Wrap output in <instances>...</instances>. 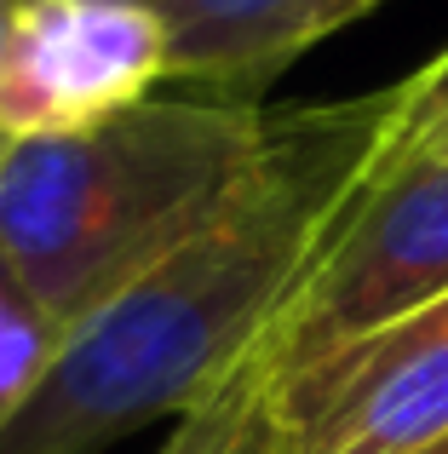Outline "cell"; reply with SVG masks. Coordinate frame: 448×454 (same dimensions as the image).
Here are the masks:
<instances>
[{"mask_svg":"<svg viewBox=\"0 0 448 454\" xmlns=\"http://www.w3.org/2000/svg\"><path fill=\"white\" fill-rule=\"evenodd\" d=\"M403 110V81L339 104H276L230 196L64 333L0 426V454H104L179 420L265 340Z\"/></svg>","mask_w":448,"mask_h":454,"instance_id":"1","label":"cell"},{"mask_svg":"<svg viewBox=\"0 0 448 454\" xmlns=\"http://www.w3.org/2000/svg\"><path fill=\"white\" fill-rule=\"evenodd\" d=\"M265 127L259 98L144 92L75 133L0 145V259L75 328L230 196Z\"/></svg>","mask_w":448,"mask_h":454,"instance_id":"2","label":"cell"},{"mask_svg":"<svg viewBox=\"0 0 448 454\" xmlns=\"http://www.w3.org/2000/svg\"><path fill=\"white\" fill-rule=\"evenodd\" d=\"M448 294V155H414L385 133L357 196L282 317L270 322L276 380Z\"/></svg>","mask_w":448,"mask_h":454,"instance_id":"3","label":"cell"},{"mask_svg":"<svg viewBox=\"0 0 448 454\" xmlns=\"http://www.w3.org/2000/svg\"><path fill=\"white\" fill-rule=\"evenodd\" d=\"M167 75L161 23L138 0H29L0 41V145L75 133Z\"/></svg>","mask_w":448,"mask_h":454,"instance_id":"4","label":"cell"},{"mask_svg":"<svg viewBox=\"0 0 448 454\" xmlns=\"http://www.w3.org/2000/svg\"><path fill=\"white\" fill-rule=\"evenodd\" d=\"M288 454H408L448 432V294L276 380Z\"/></svg>","mask_w":448,"mask_h":454,"instance_id":"5","label":"cell"},{"mask_svg":"<svg viewBox=\"0 0 448 454\" xmlns=\"http://www.w3.org/2000/svg\"><path fill=\"white\" fill-rule=\"evenodd\" d=\"M167 75L253 98L305 46L334 35V0H150Z\"/></svg>","mask_w":448,"mask_h":454,"instance_id":"6","label":"cell"},{"mask_svg":"<svg viewBox=\"0 0 448 454\" xmlns=\"http://www.w3.org/2000/svg\"><path fill=\"white\" fill-rule=\"evenodd\" d=\"M156 454H288V420H282L270 328L202 403H190L173 420L167 443Z\"/></svg>","mask_w":448,"mask_h":454,"instance_id":"7","label":"cell"},{"mask_svg":"<svg viewBox=\"0 0 448 454\" xmlns=\"http://www.w3.org/2000/svg\"><path fill=\"white\" fill-rule=\"evenodd\" d=\"M64 333L69 328L58 317H46V310L35 305V294L12 277L6 259H0V426H6L12 414L23 409V397L41 386V374L52 368Z\"/></svg>","mask_w":448,"mask_h":454,"instance_id":"8","label":"cell"},{"mask_svg":"<svg viewBox=\"0 0 448 454\" xmlns=\"http://www.w3.org/2000/svg\"><path fill=\"white\" fill-rule=\"evenodd\" d=\"M391 138L414 155H448V52L403 81V110L391 121Z\"/></svg>","mask_w":448,"mask_h":454,"instance_id":"9","label":"cell"},{"mask_svg":"<svg viewBox=\"0 0 448 454\" xmlns=\"http://www.w3.org/2000/svg\"><path fill=\"white\" fill-rule=\"evenodd\" d=\"M374 6H380V0H334V23L345 29L351 18H362V12H374Z\"/></svg>","mask_w":448,"mask_h":454,"instance_id":"10","label":"cell"},{"mask_svg":"<svg viewBox=\"0 0 448 454\" xmlns=\"http://www.w3.org/2000/svg\"><path fill=\"white\" fill-rule=\"evenodd\" d=\"M408 454H448V432L431 437V443H420V449H408Z\"/></svg>","mask_w":448,"mask_h":454,"instance_id":"11","label":"cell"},{"mask_svg":"<svg viewBox=\"0 0 448 454\" xmlns=\"http://www.w3.org/2000/svg\"><path fill=\"white\" fill-rule=\"evenodd\" d=\"M6 23H12V6L0 0V41H6Z\"/></svg>","mask_w":448,"mask_h":454,"instance_id":"12","label":"cell"},{"mask_svg":"<svg viewBox=\"0 0 448 454\" xmlns=\"http://www.w3.org/2000/svg\"><path fill=\"white\" fill-rule=\"evenodd\" d=\"M6 6H29V0H6Z\"/></svg>","mask_w":448,"mask_h":454,"instance_id":"13","label":"cell"},{"mask_svg":"<svg viewBox=\"0 0 448 454\" xmlns=\"http://www.w3.org/2000/svg\"><path fill=\"white\" fill-rule=\"evenodd\" d=\"M138 6H150V0H138Z\"/></svg>","mask_w":448,"mask_h":454,"instance_id":"14","label":"cell"}]
</instances>
